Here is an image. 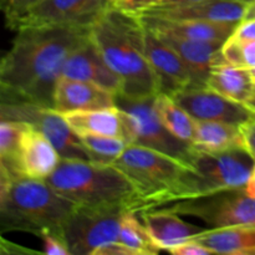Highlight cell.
<instances>
[{
    "mask_svg": "<svg viewBox=\"0 0 255 255\" xmlns=\"http://www.w3.org/2000/svg\"><path fill=\"white\" fill-rule=\"evenodd\" d=\"M95 255H136L129 248L121 243V242H114L111 244L102 247L95 253Z\"/></svg>",
    "mask_w": 255,
    "mask_h": 255,
    "instance_id": "cell-36",
    "label": "cell"
},
{
    "mask_svg": "<svg viewBox=\"0 0 255 255\" xmlns=\"http://www.w3.org/2000/svg\"><path fill=\"white\" fill-rule=\"evenodd\" d=\"M41 0H2V7H4L5 17L7 20H11L14 17L19 16L27 9L34 6Z\"/></svg>",
    "mask_w": 255,
    "mask_h": 255,
    "instance_id": "cell-32",
    "label": "cell"
},
{
    "mask_svg": "<svg viewBox=\"0 0 255 255\" xmlns=\"http://www.w3.org/2000/svg\"><path fill=\"white\" fill-rule=\"evenodd\" d=\"M254 80L246 67L219 62L212 67L207 87L234 102L246 105L254 89Z\"/></svg>",
    "mask_w": 255,
    "mask_h": 255,
    "instance_id": "cell-24",
    "label": "cell"
},
{
    "mask_svg": "<svg viewBox=\"0 0 255 255\" xmlns=\"http://www.w3.org/2000/svg\"><path fill=\"white\" fill-rule=\"evenodd\" d=\"M109 0H41L19 16L7 20L11 30L25 27L81 25L91 26L106 7Z\"/></svg>",
    "mask_w": 255,
    "mask_h": 255,
    "instance_id": "cell-11",
    "label": "cell"
},
{
    "mask_svg": "<svg viewBox=\"0 0 255 255\" xmlns=\"http://www.w3.org/2000/svg\"><path fill=\"white\" fill-rule=\"evenodd\" d=\"M138 216L159 251H171L174 247L196 238L207 229L183 221L179 214L163 207L141 211Z\"/></svg>",
    "mask_w": 255,
    "mask_h": 255,
    "instance_id": "cell-20",
    "label": "cell"
},
{
    "mask_svg": "<svg viewBox=\"0 0 255 255\" xmlns=\"http://www.w3.org/2000/svg\"><path fill=\"white\" fill-rule=\"evenodd\" d=\"M203 1V0H161L158 4L151 7H171V6H182V5L194 4V2Z\"/></svg>",
    "mask_w": 255,
    "mask_h": 255,
    "instance_id": "cell-37",
    "label": "cell"
},
{
    "mask_svg": "<svg viewBox=\"0 0 255 255\" xmlns=\"http://www.w3.org/2000/svg\"><path fill=\"white\" fill-rule=\"evenodd\" d=\"M125 206L76 207L62 227L71 255H95L102 247L119 242Z\"/></svg>",
    "mask_w": 255,
    "mask_h": 255,
    "instance_id": "cell-6",
    "label": "cell"
},
{
    "mask_svg": "<svg viewBox=\"0 0 255 255\" xmlns=\"http://www.w3.org/2000/svg\"><path fill=\"white\" fill-rule=\"evenodd\" d=\"M193 239L211 249L214 254L255 255V224L207 228Z\"/></svg>",
    "mask_w": 255,
    "mask_h": 255,
    "instance_id": "cell-22",
    "label": "cell"
},
{
    "mask_svg": "<svg viewBox=\"0 0 255 255\" xmlns=\"http://www.w3.org/2000/svg\"><path fill=\"white\" fill-rule=\"evenodd\" d=\"M237 1H242V2H244V4L251 5V4H253V2H255V0H237Z\"/></svg>",
    "mask_w": 255,
    "mask_h": 255,
    "instance_id": "cell-42",
    "label": "cell"
},
{
    "mask_svg": "<svg viewBox=\"0 0 255 255\" xmlns=\"http://www.w3.org/2000/svg\"><path fill=\"white\" fill-rule=\"evenodd\" d=\"M0 117L25 122L36 128L52 142L61 158L94 161L64 115L51 107L19 100H5L0 104Z\"/></svg>",
    "mask_w": 255,
    "mask_h": 255,
    "instance_id": "cell-8",
    "label": "cell"
},
{
    "mask_svg": "<svg viewBox=\"0 0 255 255\" xmlns=\"http://www.w3.org/2000/svg\"><path fill=\"white\" fill-rule=\"evenodd\" d=\"M192 147L202 153H223L237 148H244L238 125L217 121L194 122Z\"/></svg>",
    "mask_w": 255,
    "mask_h": 255,
    "instance_id": "cell-23",
    "label": "cell"
},
{
    "mask_svg": "<svg viewBox=\"0 0 255 255\" xmlns=\"http://www.w3.org/2000/svg\"><path fill=\"white\" fill-rule=\"evenodd\" d=\"M154 109L163 126L177 138L191 143L194 136L196 120L177 104L169 95L158 94L154 97Z\"/></svg>",
    "mask_w": 255,
    "mask_h": 255,
    "instance_id": "cell-25",
    "label": "cell"
},
{
    "mask_svg": "<svg viewBox=\"0 0 255 255\" xmlns=\"http://www.w3.org/2000/svg\"><path fill=\"white\" fill-rule=\"evenodd\" d=\"M144 25V24H143ZM144 47L149 65L158 80L161 94L173 97L193 85L188 67L179 55L144 25Z\"/></svg>",
    "mask_w": 255,
    "mask_h": 255,
    "instance_id": "cell-13",
    "label": "cell"
},
{
    "mask_svg": "<svg viewBox=\"0 0 255 255\" xmlns=\"http://www.w3.org/2000/svg\"><path fill=\"white\" fill-rule=\"evenodd\" d=\"M149 30H152L159 39L171 46L183 60L191 72L192 81H193L192 86H207V80H208L212 67L219 62H224L223 56H222V46L224 42L201 41V40L178 36L168 31Z\"/></svg>",
    "mask_w": 255,
    "mask_h": 255,
    "instance_id": "cell-16",
    "label": "cell"
},
{
    "mask_svg": "<svg viewBox=\"0 0 255 255\" xmlns=\"http://www.w3.org/2000/svg\"><path fill=\"white\" fill-rule=\"evenodd\" d=\"M144 30L139 15L111 5L90 26V37L121 79L120 95L128 99H148L161 94L158 80L147 59Z\"/></svg>",
    "mask_w": 255,
    "mask_h": 255,
    "instance_id": "cell-2",
    "label": "cell"
},
{
    "mask_svg": "<svg viewBox=\"0 0 255 255\" xmlns=\"http://www.w3.org/2000/svg\"><path fill=\"white\" fill-rule=\"evenodd\" d=\"M248 6V4L237 0H203L182 6L148 7L138 12V15H151L168 20H199L238 25L246 17Z\"/></svg>",
    "mask_w": 255,
    "mask_h": 255,
    "instance_id": "cell-17",
    "label": "cell"
},
{
    "mask_svg": "<svg viewBox=\"0 0 255 255\" xmlns=\"http://www.w3.org/2000/svg\"><path fill=\"white\" fill-rule=\"evenodd\" d=\"M61 76L91 82L115 95H120L122 91L121 79L109 66L90 36L67 57L62 67Z\"/></svg>",
    "mask_w": 255,
    "mask_h": 255,
    "instance_id": "cell-15",
    "label": "cell"
},
{
    "mask_svg": "<svg viewBox=\"0 0 255 255\" xmlns=\"http://www.w3.org/2000/svg\"><path fill=\"white\" fill-rule=\"evenodd\" d=\"M109 1L111 6L121 9L124 11L138 14V12L158 4L161 0H109Z\"/></svg>",
    "mask_w": 255,
    "mask_h": 255,
    "instance_id": "cell-31",
    "label": "cell"
},
{
    "mask_svg": "<svg viewBox=\"0 0 255 255\" xmlns=\"http://www.w3.org/2000/svg\"><path fill=\"white\" fill-rule=\"evenodd\" d=\"M65 120L77 134L119 137L129 144L132 132V117L120 107H109L90 111L64 114Z\"/></svg>",
    "mask_w": 255,
    "mask_h": 255,
    "instance_id": "cell-19",
    "label": "cell"
},
{
    "mask_svg": "<svg viewBox=\"0 0 255 255\" xmlns=\"http://www.w3.org/2000/svg\"><path fill=\"white\" fill-rule=\"evenodd\" d=\"M138 217V212L134 211H128L124 214L119 241L136 255L158 254L161 251L154 246L148 231Z\"/></svg>",
    "mask_w": 255,
    "mask_h": 255,
    "instance_id": "cell-26",
    "label": "cell"
},
{
    "mask_svg": "<svg viewBox=\"0 0 255 255\" xmlns=\"http://www.w3.org/2000/svg\"><path fill=\"white\" fill-rule=\"evenodd\" d=\"M116 106V95L101 86L80 80L60 77L54 95L55 111L69 114Z\"/></svg>",
    "mask_w": 255,
    "mask_h": 255,
    "instance_id": "cell-18",
    "label": "cell"
},
{
    "mask_svg": "<svg viewBox=\"0 0 255 255\" xmlns=\"http://www.w3.org/2000/svg\"><path fill=\"white\" fill-rule=\"evenodd\" d=\"M246 106L248 107L249 110H252V111L255 114V84H254V89H253V92H252L251 97H249L248 101L246 102Z\"/></svg>",
    "mask_w": 255,
    "mask_h": 255,
    "instance_id": "cell-39",
    "label": "cell"
},
{
    "mask_svg": "<svg viewBox=\"0 0 255 255\" xmlns=\"http://www.w3.org/2000/svg\"><path fill=\"white\" fill-rule=\"evenodd\" d=\"M243 147L255 161V117L239 125Z\"/></svg>",
    "mask_w": 255,
    "mask_h": 255,
    "instance_id": "cell-34",
    "label": "cell"
},
{
    "mask_svg": "<svg viewBox=\"0 0 255 255\" xmlns=\"http://www.w3.org/2000/svg\"><path fill=\"white\" fill-rule=\"evenodd\" d=\"M246 191L249 196L254 197L255 198V166H254L253 172H252L251 174V178H249L248 183H247L246 186Z\"/></svg>",
    "mask_w": 255,
    "mask_h": 255,
    "instance_id": "cell-38",
    "label": "cell"
},
{
    "mask_svg": "<svg viewBox=\"0 0 255 255\" xmlns=\"http://www.w3.org/2000/svg\"><path fill=\"white\" fill-rule=\"evenodd\" d=\"M163 208L179 216L196 217L209 229L255 224V198L247 193L246 188L184 199Z\"/></svg>",
    "mask_w": 255,
    "mask_h": 255,
    "instance_id": "cell-9",
    "label": "cell"
},
{
    "mask_svg": "<svg viewBox=\"0 0 255 255\" xmlns=\"http://www.w3.org/2000/svg\"><path fill=\"white\" fill-rule=\"evenodd\" d=\"M222 56H223L224 62L233 65V66L246 67V69L254 67L255 40L239 41V40H234L229 36L222 46Z\"/></svg>",
    "mask_w": 255,
    "mask_h": 255,
    "instance_id": "cell-29",
    "label": "cell"
},
{
    "mask_svg": "<svg viewBox=\"0 0 255 255\" xmlns=\"http://www.w3.org/2000/svg\"><path fill=\"white\" fill-rule=\"evenodd\" d=\"M116 106L128 112L132 117L129 144L154 149L192 167L197 151L192 143L177 138L163 126L154 109V97L128 99L124 95H116Z\"/></svg>",
    "mask_w": 255,
    "mask_h": 255,
    "instance_id": "cell-7",
    "label": "cell"
},
{
    "mask_svg": "<svg viewBox=\"0 0 255 255\" xmlns=\"http://www.w3.org/2000/svg\"><path fill=\"white\" fill-rule=\"evenodd\" d=\"M61 161L59 151L47 137L26 124L15 161V177L46 179Z\"/></svg>",
    "mask_w": 255,
    "mask_h": 255,
    "instance_id": "cell-14",
    "label": "cell"
},
{
    "mask_svg": "<svg viewBox=\"0 0 255 255\" xmlns=\"http://www.w3.org/2000/svg\"><path fill=\"white\" fill-rule=\"evenodd\" d=\"M255 161L244 148L223 153L197 152L192 161L199 196L246 188Z\"/></svg>",
    "mask_w": 255,
    "mask_h": 255,
    "instance_id": "cell-10",
    "label": "cell"
},
{
    "mask_svg": "<svg viewBox=\"0 0 255 255\" xmlns=\"http://www.w3.org/2000/svg\"><path fill=\"white\" fill-rule=\"evenodd\" d=\"M168 253L173 255H209L214 254L213 252L209 248H207L206 246H203L202 243H199L196 239H191V241H187L184 243L179 244V246L174 247L171 251H168Z\"/></svg>",
    "mask_w": 255,
    "mask_h": 255,
    "instance_id": "cell-33",
    "label": "cell"
},
{
    "mask_svg": "<svg viewBox=\"0 0 255 255\" xmlns=\"http://www.w3.org/2000/svg\"><path fill=\"white\" fill-rule=\"evenodd\" d=\"M254 17H255V2H253V4H251L248 6V10H247V14H246V17H244V20L254 19Z\"/></svg>",
    "mask_w": 255,
    "mask_h": 255,
    "instance_id": "cell-40",
    "label": "cell"
},
{
    "mask_svg": "<svg viewBox=\"0 0 255 255\" xmlns=\"http://www.w3.org/2000/svg\"><path fill=\"white\" fill-rule=\"evenodd\" d=\"M232 39L239 41H252L255 40V17L254 19L243 20L231 35Z\"/></svg>",
    "mask_w": 255,
    "mask_h": 255,
    "instance_id": "cell-35",
    "label": "cell"
},
{
    "mask_svg": "<svg viewBox=\"0 0 255 255\" xmlns=\"http://www.w3.org/2000/svg\"><path fill=\"white\" fill-rule=\"evenodd\" d=\"M248 70H249V72H251L252 77H253V80H254V82H255V66L254 67H251V69H248Z\"/></svg>",
    "mask_w": 255,
    "mask_h": 255,
    "instance_id": "cell-41",
    "label": "cell"
},
{
    "mask_svg": "<svg viewBox=\"0 0 255 255\" xmlns=\"http://www.w3.org/2000/svg\"><path fill=\"white\" fill-rule=\"evenodd\" d=\"M92 159L104 163H112L119 158L128 143L119 137L97 136V134H79Z\"/></svg>",
    "mask_w": 255,
    "mask_h": 255,
    "instance_id": "cell-28",
    "label": "cell"
},
{
    "mask_svg": "<svg viewBox=\"0 0 255 255\" xmlns=\"http://www.w3.org/2000/svg\"><path fill=\"white\" fill-rule=\"evenodd\" d=\"M173 100L199 121H217L239 126L255 117L254 112L246 105L226 99L207 86L188 87L174 95Z\"/></svg>",
    "mask_w": 255,
    "mask_h": 255,
    "instance_id": "cell-12",
    "label": "cell"
},
{
    "mask_svg": "<svg viewBox=\"0 0 255 255\" xmlns=\"http://www.w3.org/2000/svg\"><path fill=\"white\" fill-rule=\"evenodd\" d=\"M76 204L44 179L11 177L0 172V226L39 236L45 229L62 232Z\"/></svg>",
    "mask_w": 255,
    "mask_h": 255,
    "instance_id": "cell-4",
    "label": "cell"
},
{
    "mask_svg": "<svg viewBox=\"0 0 255 255\" xmlns=\"http://www.w3.org/2000/svg\"><path fill=\"white\" fill-rule=\"evenodd\" d=\"M25 122L1 119L0 122V172L15 177V161Z\"/></svg>",
    "mask_w": 255,
    "mask_h": 255,
    "instance_id": "cell-27",
    "label": "cell"
},
{
    "mask_svg": "<svg viewBox=\"0 0 255 255\" xmlns=\"http://www.w3.org/2000/svg\"><path fill=\"white\" fill-rule=\"evenodd\" d=\"M90 36V26L25 27L16 31L0 62L1 101L54 107L56 84L67 57Z\"/></svg>",
    "mask_w": 255,
    "mask_h": 255,
    "instance_id": "cell-1",
    "label": "cell"
},
{
    "mask_svg": "<svg viewBox=\"0 0 255 255\" xmlns=\"http://www.w3.org/2000/svg\"><path fill=\"white\" fill-rule=\"evenodd\" d=\"M39 237L42 241L44 246V253L47 255H71L69 247L65 242L62 232L51 231V229H45Z\"/></svg>",
    "mask_w": 255,
    "mask_h": 255,
    "instance_id": "cell-30",
    "label": "cell"
},
{
    "mask_svg": "<svg viewBox=\"0 0 255 255\" xmlns=\"http://www.w3.org/2000/svg\"><path fill=\"white\" fill-rule=\"evenodd\" d=\"M112 164L133 183L142 211L199 196L193 168L154 149L128 144Z\"/></svg>",
    "mask_w": 255,
    "mask_h": 255,
    "instance_id": "cell-3",
    "label": "cell"
},
{
    "mask_svg": "<svg viewBox=\"0 0 255 255\" xmlns=\"http://www.w3.org/2000/svg\"><path fill=\"white\" fill-rule=\"evenodd\" d=\"M45 181L79 207L125 206L134 212L142 211L133 183L112 163L61 158Z\"/></svg>",
    "mask_w": 255,
    "mask_h": 255,
    "instance_id": "cell-5",
    "label": "cell"
},
{
    "mask_svg": "<svg viewBox=\"0 0 255 255\" xmlns=\"http://www.w3.org/2000/svg\"><path fill=\"white\" fill-rule=\"evenodd\" d=\"M138 15V14H137ZM147 27L161 31H168L187 39L211 42H226L233 34L237 24L227 22L199 21V20H168L151 15H139Z\"/></svg>",
    "mask_w": 255,
    "mask_h": 255,
    "instance_id": "cell-21",
    "label": "cell"
}]
</instances>
